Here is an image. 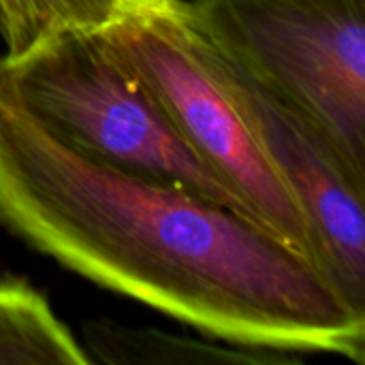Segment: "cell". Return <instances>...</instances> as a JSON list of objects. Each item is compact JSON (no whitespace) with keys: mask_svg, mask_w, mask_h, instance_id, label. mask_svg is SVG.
I'll return each mask as SVG.
<instances>
[{"mask_svg":"<svg viewBox=\"0 0 365 365\" xmlns=\"http://www.w3.org/2000/svg\"><path fill=\"white\" fill-rule=\"evenodd\" d=\"M0 222L207 338L365 361V314L248 216L64 145L0 83Z\"/></svg>","mask_w":365,"mask_h":365,"instance_id":"obj_1","label":"cell"},{"mask_svg":"<svg viewBox=\"0 0 365 365\" xmlns=\"http://www.w3.org/2000/svg\"><path fill=\"white\" fill-rule=\"evenodd\" d=\"M0 83L28 115L79 154L242 214L233 192L188 148L98 28L58 30L21 56L2 60Z\"/></svg>","mask_w":365,"mask_h":365,"instance_id":"obj_3","label":"cell"},{"mask_svg":"<svg viewBox=\"0 0 365 365\" xmlns=\"http://www.w3.org/2000/svg\"><path fill=\"white\" fill-rule=\"evenodd\" d=\"M122 0H19L26 51L41 38L66 28H103L120 11Z\"/></svg>","mask_w":365,"mask_h":365,"instance_id":"obj_8","label":"cell"},{"mask_svg":"<svg viewBox=\"0 0 365 365\" xmlns=\"http://www.w3.org/2000/svg\"><path fill=\"white\" fill-rule=\"evenodd\" d=\"M0 68H2V56H0Z\"/></svg>","mask_w":365,"mask_h":365,"instance_id":"obj_10","label":"cell"},{"mask_svg":"<svg viewBox=\"0 0 365 365\" xmlns=\"http://www.w3.org/2000/svg\"><path fill=\"white\" fill-rule=\"evenodd\" d=\"M98 30L188 148L233 192L242 214L317 265L308 220L233 101L214 41L190 2L122 0L118 15Z\"/></svg>","mask_w":365,"mask_h":365,"instance_id":"obj_2","label":"cell"},{"mask_svg":"<svg viewBox=\"0 0 365 365\" xmlns=\"http://www.w3.org/2000/svg\"><path fill=\"white\" fill-rule=\"evenodd\" d=\"M214 47L233 101L308 220L319 269L365 314V173L312 118Z\"/></svg>","mask_w":365,"mask_h":365,"instance_id":"obj_5","label":"cell"},{"mask_svg":"<svg viewBox=\"0 0 365 365\" xmlns=\"http://www.w3.org/2000/svg\"><path fill=\"white\" fill-rule=\"evenodd\" d=\"M210 38L365 173V0H188Z\"/></svg>","mask_w":365,"mask_h":365,"instance_id":"obj_4","label":"cell"},{"mask_svg":"<svg viewBox=\"0 0 365 365\" xmlns=\"http://www.w3.org/2000/svg\"><path fill=\"white\" fill-rule=\"evenodd\" d=\"M79 344L90 364L101 365H299L302 355L216 344L195 336L130 327L111 319H90L81 327Z\"/></svg>","mask_w":365,"mask_h":365,"instance_id":"obj_6","label":"cell"},{"mask_svg":"<svg viewBox=\"0 0 365 365\" xmlns=\"http://www.w3.org/2000/svg\"><path fill=\"white\" fill-rule=\"evenodd\" d=\"M0 36L6 45L2 60H13L26 51V30L19 0H0Z\"/></svg>","mask_w":365,"mask_h":365,"instance_id":"obj_9","label":"cell"},{"mask_svg":"<svg viewBox=\"0 0 365 365\" xmlns=\"http://www.w3.org/2000/svg\"><path fill=\"white\" fill-rule=\"evenodd\" d=\"M0 365H90L75 334L26 280H0Z\"/></svg>","mask_w":365,"mask_h":365,"instance_id":"obj_7","label":"cell"}]
</instances>
